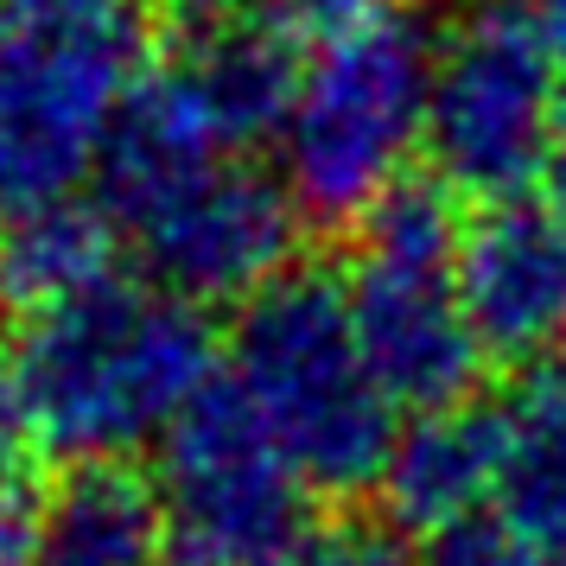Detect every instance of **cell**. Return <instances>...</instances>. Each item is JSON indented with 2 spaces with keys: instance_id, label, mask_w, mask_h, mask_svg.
I'll return each mask as SVG.
<instances>
[{
  "instance_id": "obj_1",
  "label": "cell",
  "mask_w": 566,
  "mask_h": 566,
  "mask_svg": "<svg viewBox=\"0 0 566 566\" xmlns=\"http://www.w3.org/2000/svg\"><path fill=\"white\" fill-rule=\"evenodd\" d=\"M96 210L147 281L205 300H255L293 255L300 210L255 154L230 147L172 64L140 77L96 172Z\"/></svg>"
},
{
  "instance_id": "obj_2",
  "label": "cell",
  "mask_w": 566,
  "mask_h": 566,
  "mask_svg": "<svg viewBox=\"0 0 566 566\" xmlns=\"http://www.w3.org/2000/svg\"><path fill=\"white\" fill-rule=\"evenodd\" d=\"M39 439L83 464H115L166 439L185 408L217 382L198 306L154 281L90 286L27 318L13 344Z\"/></svg>"
},
{
  "instance_id": "obj_3",
  "label": "cell",
  "mask_w": 566,
  "mask_h": 566,
  "mask_svg": "<svg viewBox=\"0 0 566 566\" xmlns=\"http://www.w3.org/2000/svg\"><path fill=\"white\" fill-rule=\"evenodd\" d=\"M154 0H0V230L96 185L147 77Z\"/></svg>"
},
{
  "instance_id": "obj_4",
  "label": "cell",
  "mask_w": 566,
  "mask_h": 566,
  "mask_svg": "<svg viewBox=\"0 0 566 566\" xmlns=\"http://www.w3.org/2000/svg\"><path fill=\"white\" fill-rule=\"evenodd\" d=\"M230 382L318 496H357L382 484L395 452V401L369 369L344 281L286 268L242 306L230 337Z\"/></svg>"
},
{
  "instance_id": "obj_5",
  "label": "cell",
  "mask_w": 566,
  "mask_h": 566,
  "mask_svg": "<svg viewBox=\"0 0 566 566\" xmlns=\"http://www.w3.org/2000/svg\"><path fill=\"white\" fill-rule=\"evenodd\" d=\"M439 45L408 7H382L363 27L312 45L281 128V185L312 223H363L408 185L427 147Z\"/></svg>"
},
{
  "instance_id": "obj_6",
  "label": "cell",
  "mask_w": 566,
  "mask_h": 566,
  "mask_svg": "<svg viewBox=\"0 0 566 566\" xmlns=\"http://www.w3.org/2000/svg\"><path fill=\"white\" fill-rule=\"evenodd\" d=\"M459 249L464 230L446 185H401L357 223L344 300L395 408L439 413L471 401L484 337L464 306Z\"/></svg>"
},
{
  "instance_id": "obj_7",
  "label": "cell",
  "mask_w": 566,
  "mask_h": 566,
  "mask_svg": "<svg viewBox=\"0 0 566 566\" xmlns=\"http://www.w3.org/2000/svg\"><path fill=\"white\" fill-rule=\"evenodd\" d=\"M427 154L446 191L522 198L554 166V45L535 7L464 20L433 57Z\"/></svg>"
},
{
  "instance_id": "obj_8",
  "label": "cell",
  "mask_w": 566,
  "mask_h": 566,
  "mask_svg": "<svg viewBox=\"0 0 566 566\" xmlns=\"http://www.w3.org/2000/svg\"><path fill=\"white\" fill-rule=\"evenodd\" d=\"M159 446V510L185 566H281L312 528L306 484L261 433L230 376H217Z\"/></svg>"
},
{
  "instance_id": "obj_9",
  "label": "cell",
  "mask_w": 566,
  "mask_h": 566,
  "mask_svg": "<svg viewBox=\"0 0 566 566\" xmlns=\"http://www.w3.org/2000/svg\"><path fill=\"white\" fill-rule=\"evenodd\" d=\"M459 281L484 357H528L566 332V185L484 205L464 223Z\"/></svg>"
},
{
  "instance_id": "obj_10",
  "label": "cell",
  "mask_w": 566,
  "mask_h": 566,
  "mask_svg": "<svg viewBox=\"0 0 566 566\" xmlns=\"http://www.w3.org/2000/svg\"><path fill=\"white\" fill-rule=\"evenodd\" d=\"M503 439H510L503 401H459V408L420 413L388 452V510L420 535L452 528L464 515H484L496 503V478H503Z\"/></svg>"
},
{
  "instance_id": "obj_11",
  "label": "cell",
  "mask_w": 566,
  "mask_h": 566,
  "mask_svg": "<svg viewBox=\"0 0 566 566\" xmlns=\"http://www.w3.org/2000/svg\"><path fill=\"white\" fill-rule=\"evenodd\" d=\"M166 510L122 464H83L71 484L45 496L39 566H159Z\"/></svg>"
},
{
  "instance_id": "obj_12",
  "label": "cell",
  "mask_w": 566,
  "mask_h": 566,
  "mask_svg": "<svg viewBox=\"0 0 566 566\" xmlns=\"http://www.w3.org/2000/svg\"><path fill=\"white\" fill-rule=\"evenodd\" d=\"M503 478L490 510L528 541L541 566H566V388H528L503 401Z\"/></svg>"
},
{
  "instance_id": "obj_13",
  "label": "cell",
  "mask_w": 566,
  "mask_h": 566,
  "mask_svg": "<svg viewBox=\"0 0 566 566\" xmlns=\"http://www.w3.org/2000/svg\"><path fill=\"white\" fill-rule=\"evenodd\" d=\"M108 249H115V230L90 205H64L0 230V306L39 318L90 286H103Z\"/></svg>"
},
{
  "instance_id": "obj_14",
  "label": "cell",
  "mask_w": 566,
  "mask_h": 566,
  "mask_svg": "<svg viewBox=\"0 0 566 566\" xmlns=\"http://www.w3.org/2000/svg\"><path fill=\"white\" fill-rule=\"evenodd\" d=\"M420 566H541L528 554V541L515 535L496 510L464 515L452 528H433L427 547H420Z\"/></svg>"
},
{
  "instance_id": "obj_15",
  "label": "cell",
  "mask_w": 566,
  "mask_h": 566,
  "mask_svg": "<svg viewBox=\"0 0 566 566\" xmlns=\"http://www.w3.org/2000/svg\"><path fill=\"white\" fill-rule=\"evenodd\" d=\"M382 7L388 0H249V13L268 20L281 39H293L300 52H312V45H325V39H337V32H350V27H363V20L382 13Z\"/></svg>"
},
{
  "instance_id": "obj_16",
  "label": "cell",
  "mask_w": 566,
  "mask_h": 566,
  "mask_svg": "<svg viewBox=\"0 0 566 566\" xmlns=\"http://www.w3.org/2000/svg\"><path fill=\"white\" fill-rule=\"evenodd\" d=\"M281 566H408L401 547L382 535V528H363V522H325V528H306L281 554Z\"/></svg>"
},
{
  "instance_id": "obj_17",
  "label": "cell",
  "mask_w": 566,
  "mask_h": 566,
  "mask_svg": "<svg viewBox=\"0 0 566 566\" xmlns=\"http://www.w3.org/2000/svg\"><path fill=\"white\" fill-rule=\"evenodd\" d=\"M39 420H32V401H27V382L13 357H0V496H20L27 490V471H32V452H39Z\"/></svg>"
},
{
  "instance_id": "obj_18",
  "label": "cell",
  "mask_w": 566,
  "mask_h": 566,
  "mask_svg": "<svg viewBox=\"0 0 566 566\" xmlns=\"http://www.w3.org/2000/svg\"><path fill=\"white\" fill-rule=\"evenodd\" d=\"M39 535H45V503L32 490L0 496V566H39Z\"/></svg>"
},
{
  "instance_id": "obj_19",
  "label": "cell",
  "mask_w": 566,
  "mask_h": 566,
  "mask_svg": "<svg viewBox=\"0 0 566 566\" xmlns=\"http://www.w3.org/2000/svg\"><path fill=\"white\" fill-rule=\"evenodd\" d=\"M547 45H554V172L566 185V0H535Z\"/></svg>"
},
{
  "instance_id": "obj_20",
  "label": "cell",
  "mask_w": 566,
  "mask_h": 566,
  "mask_svg": "<svg viewBox=\"0 0 566 566\" xmlns=\"http://www.w3.org/2000/svg\"><path fill=\"white\" fill-rule=\"evenodd\" d=\"M159 7H166L185 32H210V27H223V20H242V13H249V0H159Z\"/></svg>"
},
{
  "instance_id": "obj_21",
  "label": "cell",
  "mask_w": 566,
  "mask_h": 566,
  "mask_svg": "<svg viewBox=\"0 0 566 566\" xmlns=\"http://www.w3.org/2000/svg\"><path fill=\"white\" fill-rule=\"evenodd\" d=\"M446 7H459L464 20H478V13H510V7H535V0H446Z\"/></svg>"
},
{
  "instance_id": "obj_22",
  "label": "cell",
  "mask_w": 566,
  "mask_h": 566,
  "mask_svg": "<svg viewBox=\"0 0 566 566\" xmlns=\"http://www.w3.org/2000/svg\"><path fill=\"white\" fill-rule=\"evenodd\" d=\"M554 350H560V388H566V332H560V344H554Z\"/></svg>"
}]
</instances>
